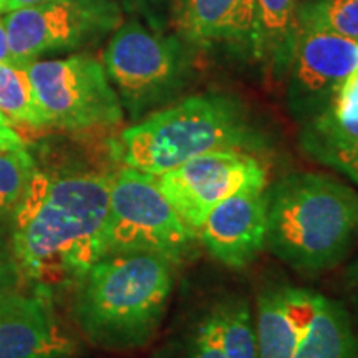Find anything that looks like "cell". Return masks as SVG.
Listing matches in <instances>:
<instances>
[{
    "label": "cell",
    "instance_id": "obj_5",
    "mask_svg": "<svg viewBox=\"0 0 358 358\" xmlns=\"http://www.w3.org/2000/svg\"><path fill=\"white\" fill-rule=\"evenodd\" d=\"M198 243V232L182 221L156 176L128 166L111 176L106 256L148 252L178 266Z\"/></svg>",
    "mask_w": 358,
    "mask_h": 358
},
{
    "label": "cell",
    "instance_id": "obj_17",
    "mask_svg": "<svg viewBox=\"0 0 358 358\" xmlns=\"http://www.w3.org/2000/svg\"><path fill=\"white\" fill-rule=\"evenodd\" d=\"M256 52L284 69L297 35V0H256Z\"/></svg>",
    "mask_w": 358,
    "mask_h": 358
},
{
    "label": "cell",
    "instance_id": "obj_20",
    "mask_svg": "<svg viewBox=\"0 0 358 358\" xmlns=\"http://www.w3.org/2000/svg\"><path fill=\"white\" fill-rule=\"evenodd\" d=\"M297 25L358 42V0H312L297 7Z\"/></svg>",
    "mask_w": 358,
    "mask_h": 358
},
{
    "label": "cell",
    "instance_id": "obj_19",
    "mask_svg": "<svg viewBox=\"0 0 358 358\" xmlns=\"http://www.w3.org/2000/svg\"><path fill=\"white\" fill-rule=\"evenodd\" d=\"M0 113L8 122L47 128L27 66L0 64Z\"/></svg>",
    "mask_w": 358,
    "mask_h": 358
},
{
    "label": "cell",
    "instance_id": "obj_16",
    "mask_svg": "<svg viewBox=\"0 0 358 358\" xmlns=\"http://www.w3.org/2000/svg\"><path fill=\"white\" fill-rule=\"evenodd\" d=\"M294 358H358V335L342 303L317 294L310 325Z\"/></svg>",
    "mask_w": 358,
    "mask_h": 358
},
{
    "label": "cell",
    "instance_id": "obj_30",
    "mask_svg": "<svg viewBox=\"0 0 358 358\" xmlns=\"http://www.w3.org/2000/svg\"><path fill=\"white\" fill-rule=\"evenodd\" d=\"M8 0H0V12H6Z\"/></svg>",
    "mask_w": 358,
    "mask_h": 358
},
{
    "label": "cell",
    "instance_id": "obj_29",
    "mask_svg": "<svg viewBox=\"0 0 358 358\" xmlns=\"http://www.w3.org/2000/svg\"><path fill=\"white\" fill-rule=\"evenodd\" d=\"M345 174H347V176H348V178H350V179H352V181H353V182H355V185L358 186V159L355 161V163H353V164H352V166H350V168H348V169H347V171H345Z\"/></svg>",
    "mask_w": 358,
    "mask_h": 358
},
{
    "label": "cell",
    "instance_id": "obj_24",
    "mask_svg": "<svg viewBox=\"0 0 358 358\" xmlns=\"http://www.w3.org/2000/svg\"><path fill=\"white\" fill-rule=\"evenodd\" d=\"M22 146H25V143L20 138V134L12 128L10 122H8L6 116L0 113V151Z\"/></svg>",
    "mask_w": 358,
    "mask_h": 358
},
{
    "label": "cell",
    "instance_id": "obj_27",
    "mask_svg": "<svg viewBox=\"0 0 358 358\" xmlns=\"http://www.w3.org/2000/svg\"><path fill=\"white\" fill-rule=\"evenodd\" d=\"M42 2H45V0H8L6 12L19 10V8H24V7H32Z\"/></svg>",
    "mask_w": 358,
    "mask_h": 358
},
{
    "label": "cell",
    "instance_id": "obj_9",
    "mask_svg": "<svg viewBox=\"0 0 358 358\" xmlns=\"http://www.w3.org/2000/svg\"><path fill=\"white\" fill-rule=\"evenodd\" d=\"M156 179L163 194L194 232L221 201L239 191L267 187L264 164L244 150L209 151Z\"/></svg>",
    "mask_w": 358,
    "mask_h": 358
},
{
    "label": "cell",
    "instance_id": "obj_4",
    "mask_svg": "<svg viewBox=\"0 0 358 358\" xmlns=\"http://www.w3.org/2000/svg\"><path fill=\"white\" fill-rule=\"evenodd\" d=\"M257 145L259 136L241 103L224 95H198L124 129L120 158L124 166L159 176L209 151Z\"/></svg>",
    "mask_w": 358,
    "mask_h": 358
},
{
    "label": "cell",
    "instance_id": "obj_8",
    "mask_svg": "<svg viewBox=\"0 0 358 358\" xmlns=\"http://www.w3.org/2000/svg\"><path fill=\"white\" fill-rule=\"evenodd\" d=\"M113 0H45L3 17L17 64L27 66L48 52L73 50L120 27Z\"/></svg>",
    "mask_w": 358,
    "mask_h": 358
},
{
    "label": "cell",
    "instance_id": "obj_11",
    "mask_svg": "<svg viewBox=\"0 0 358 358\" xmlns=\"http://www.w3.org/2000/svg\"><path fill=\"white\" fill-rule=\"evenodd\" d=\"M267 187L245 189L214 206L198 236L211 256L229 268L248 267L266 249Z\"/></svg>",
    "mask_w": 358,
    "mask_h": 358
},
{
    "label": "cell",
    "instance_id": "obj_25",
    "mask_svg": "<svg viewBox=\"0 0 358 358\" xmlns=\"http://www.w3.org/2000/svg\"><path fill=\"white\" fill-rule=\"evenodd\" d=\"M334 100L345 103H358V69L353 71L350 77L347 78V82L340 87L337 95L334 96Z\"/></svg>",
    "mask_w": 358,
    "mask_h": 358
},
{
    "label": "cell",
    "instance_id": "obj_6",
    "mask_svg": "<svg viewBox=\"0 0 358 358\" xmlns=\"http://www.w3.org/2000/svg\"><path fill=\"white\" fill-rule=\"evenodd\" d=\"M103 66L122 105L138 118L182 88L189 60L176 37L131 20L116 29L103 55Z\"/></svg>",
    "mask_w": 358,
    "mask_h": 358
},
{
    "label": "cell",
    "instance_id": "obj_26",
    "mask_svg": "<svg viewBox=\"0 0 358 358\" xmlns=\"http://www.w3.org/2000/svg\"><path fill=\"white\" fill-rule=\"evenodd\" d=\"M0 64H17L10 50V45H8V35L3 20H0Z\"/></svg>",
    "mask_w": 358,
    "mask_h": 358
},
{
    "label": "cell",
    "instance_id": "obj_10",
    "mask_svg": "<svg viewBox=\"0 0 358 358\" xmlns=\"http://www.w3.org/2000/svg\"><path fill=\"white\" fill-rule=\"evenodd\" d=\"M284 69L289 73L290 106L297 115L313 118L358 69V42L322 30L299 29Z\"/></svg>",
    "mask_w": 358,
    "mask_h": 358
},
{
    "label": "cell",
    "instance_id": "obj_2",
    "mask_svg": "<svg viewBox=\"0 0 358 358\" xmlns=\"http://www.w3.org/2000/svg\"><path fill=\"white\" fill-rule=\"evenodd\" d=\"M174 264L148 252L113 254L77 280L73 315L92 345L110 352L148 345L166 313Z\"/></svg>",
    "mask_w": 358,
    "mask_h": 358
},
{
    "label": "cell",
    "instance_id": "obj_28",
    "mask_svg": "<svg viewBox=\"0 0 358 358\" xmlns=\"http://www.w3.org/2000/svg\"><path fill=\"white\" fill-rule=\"evenodd\" d=\"M347 282L353 287H358V254L357 257L353 259V262L348 266L347 271Z\"/></svg>",
    "mask_w": 358,
    "mask_h": 358
},
{
    "label": "cell",
    "instance_id": "obj_13",
    "mask_svg": "<svg viewBox=\"0 0 358 358\" xmlns=\"http://www.w3.org/2000/svg\"><path fill=\"white\" fill-rule=\"evenodd\" d=\"M317 292L267 287L257 297V358H294L315 310Z\"/></svg>",
    "mask_w": 358,
    "mask_h": 358
},
{
    "label": "cell",
    "instance_id": "obj_18",
    "mask_svg": "<svg viewBox=\"0 0 358 358\" xmlns=\"http://www.w3.org/2000/svg\"><path fill=\"white\" fill-rule=\"evenodd\" d=\"M226 358H257L256 322L244 299H227L209 312Z\"/></svg>",
    "mask_w": 358,
    "mask_h": 358
},
{
    "label": "cell",
    "instance_id": "obj_3",
    "mask_svg": "<svg viewBox=\"0 0 358 358\" xmlns=\"http://www.w3.org/2000/svg\"><path fill=\"white\" fill-rule=\"evenodd\" d=\"M358 239V191L320 173H295L267 191L266 248L303 274L338 266Z\"/></svg>",
    "mask_w": 358,
    "mask_h": 358
},
{
    "label": "cell",
    "instance_id": "obj_1",
    "mask_svg": "<svg viewBox=\"0 0 358 358\" xmlns=\"http://www.w3.org/2000/svg\"><path fill=\"white\" fill-rule=\"evenodd\" d=\"M111 176L37 168L10 216L22 275L35 284L77 282L106 256Z\"/></svg>",
    "mask_w": 358,
    "mask_h": 358
},
{
    "label": "cell",
    "instance_id": "obj_12",
    "mask_svg": "<svg viewBox=\"0 0 358 358\" xmlns=\"http://www.w3.org/2000/svg\"><path fill=\"white\" fill-rule=\"evenodd\" d=\"M77 343L42 295L0 297V358H70Z\"/></svg>",
    "mask_w": 358,
    "mask_h": 358
},
{
    "label": "cell",
    "instance_id": "obj_14",
    "mask_svg": "<svg viewBox=\"0 0 358 358\" xmlns=\"http://www.w3.org/2000/svg\"><path fill=\"white\" fill-rule=\"evenodd\" d=\"M178 22L187 42L256 45V0H181Z\"/></svg>",
    "mask_w": 358,
    "mask_h": 358
},
{
    "label": "cell",
    "instance_id": "obj_21",
    "mask_svg": "<svg viewBox=\"0 0 358 358\" xmlns=\"http://www.w3.org/2000/svg\"><path fill=\"white\" fill-rule=\"evenodd\" d=\"M37 164L25 146L0 151V222L10 219Z\"/></svg>",
    "mask_w": 358,
    "mask_h": 358
},
{
    "label": "cell",
    "instance_id": "obj_7",
    "mask_svg": "<svg viewBox=\"0 0 358 358\" xmlns=\"http://www.w3.org/2000/svg\"><path fill=\"white\" fill-rule=\"evenodd\" d=\"M29 75L47 128L80 131L115 127L123 120L118 93L95 58L35 60Z\"/></svg>",
    "mask_w": 358,
    "mask_h": 358
},
{
    "label": "cell",
    "instance_id": "obj_23",
    "mask_svg": "<svg viewBox=\"0 0 358 358\" xmlns=\"http://www.w3.org/2000/svg\"><path fill=\"white\" fill-rule=\"evenodd\" d=\"M189 358H226L222 352L221 343H219L216 327L211 317H204L198 330H196L194 338H192Z\"/></svg>",
    "mask_w": 358,
    "mask_h": 358
},
{
    "label": "cell",
    "instance_id": "obj_22",
    "mask_svg": "<svg viewBox=\"0 0 358 358\" xmlns=\"http://www.w3.org/2000/svg\"><path fill=\"white\" fill-rule=\"evenodd\" d=\"M22 277L24 275L13 256L10 239H7L6 232L0 229V297L17 292Z\"/></svg>",
    "mask_w": 358,
    "mask_h": 358
},
{
    "label": "cell",
    "instance_id": "obj_15",
    "mask_svg": "<svg viewBox=\"0 0 358 358\" xmlns=\"http://www.w3.org/2000/svg\"><path fill=\"white\" fill-rule=\"evenodd\" d=\"M302 143L317 161L345 174L358 159V103L330 101L310 118Z\"/></svg>",
    "mask_w": 358,
    "mask_h": 358
}]
</instances>
